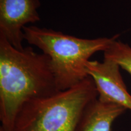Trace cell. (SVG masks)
Wrapping results in <instances>:
<instances>
[{
	"instance_id": "cell-3",
	"label": "cell",
	"mask_w": 131,
	"mask_h": 131,
	"mask_svg": "<svg viewBox=\"0 0 131 131\" xmlns=\"http://www.w3.org/2000/svg\"><path fill=\"white\" fill-rule=\"evenodd\" d=\"M97 98L88 77L70 89L26 103L16 116L14 131H76L84 109Z\"/></svg>"
},
{
	"instance_id": "cell-6",
	"label": "cell",
	"mask_w": 131,
	"mask_h": 131,
	"mask_svg": "<svg viewBox=\"0 0 131 131\" xmlns=\"http://www.w3.org/2000/svg\"><path fill=\"white\" fill-rule=\"evenodd\" d=\"M126 111L122 106L96 98L84 109L76 131H112L115 120Z\"/></svg>"
},
{
	"instance_id": "cell-4",
	"label": "cell",
	"mask_w": 131,
	"mask_h": 131,
	"mask_svg": "<svg viewBox=\"0 0 131 131\" xmlns=\"http://www.w3.org/2000/svg\"><path fill=\"white\" fill-rule=\"evenodd\" d=\"M87 73L93 81L101 102L122 106L131 112V95L120 72V66L114 60L104 58L103 61L89 60Z\"/></svg>"
},
{
	"instance_id": "cell-7",
	"label": "cell",
	"mask_w": 131,
	"mask_h": 131,
	"mask_svg": "<svg viewBox=\"0 0 131 131\" xmlns=\"http://www.w3.org/2000/svg\"><path fill=\"white\" fill-rule=\"evenodd\" d=\"M104 58L118 64L120 68L131 75V47L119 40H115L105 52Z\"/></svg>"
},
{
	"instance_id": "cell-1",
	"label": "cell",
	"mask_w": 131,
	"mask_h": 131,
	"mask_svg": "<svg viewBox=\"0 0 131 131\" xmlns=\"http://www.w3.org/2000/svg\"><path fill=\"white\" fill-rule=\"evenodd\" d=\"M58 91L48 56L32 46L18 50L0 35L1 127L14 131L16 116L26 103Z\"/></svg>"
},
{
	"instance_id": "cell-5",
	"label": "cell",
	"mask_w": 131,
	"mask_h": 131,
	"mask_svg": "<svg viewBox=\"0 0 131 131\" xmlns=\"http://www.w3.org/2000/svg\"><path fill=\"white\" fill-rule=\"evenodd\" d=\"M40 0H0V35L16 49H23V29L40 20Z\"/></svg>"
},
{
	"instance_id": "cell-2",
	"label": "cell",
	"mask_w": 131,
	"mask_h": 131,
	"mask_svg": "<svg viewBox=\"0 0 131 131\" xmlns=\"http://www.w3.org/2000/svg\"><path fill=\"white\" fill-rule=\"evenodd\" d=\"M24 40L48 56L57 89L67 90L89 77L86 64L96 52H105L119 34L86 39L35 26L23 29Z\"/></svg>"
},
{
	"instance_id": "cell-8",
	"label": "cell",
	"mask_w": 131,
	"mask_h": 131,
	"mask_svg": "<svg viewBox=\"0 0 131 131\" xmlns=\"http://www.w3.org/2000/svg\"><path fill=\"white\" fill-rule=\"evenodd\" d=\"M0 131H6L4 129H3L2 127H0Z\"/></svg>"
}]
</instances>
